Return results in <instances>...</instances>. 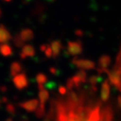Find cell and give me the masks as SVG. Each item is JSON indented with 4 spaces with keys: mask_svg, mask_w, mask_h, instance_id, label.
Segmentation results:
<instances>
[{
    "mask_svg": "<svg viewBox=\"0 0 121 121\" xmlns=\"http://www.w3.org/2000/svg\"><path fill=\"white\" fill-rule=\"evenodd\" d=\"M63 97L50 106L49 116L54 117L55 121H111L110 108L89 101L83 92L78 94L72 90Z\"/></svg>",
    "mask_w": 121,
    "mask_h": 121,
    "instance_id": "cell-1",
    "label": "cell"
},
{
    "mask_svg": "<svg viewBox=\"0 0 121 121\" xmlns=\"http://www.w3.org/2000/svg\"><path fill=\"white\" fill-rule=\"evenodd\" d=\"M106 73L108 76V80L110 83L121 92V47L116 58L112 69L111 71L107 70Z\"/></svg>",
    "mask_w": 121,
    "mask_h": 121,
    "instance_id": "cell-2",
    "label": "cell"
},
{
    "mask_svg": "<svg viewBox=\"0 0 121 121\" xmlns=\"http://www.w3.org/2000/svg\"><path fill=\"white\" fill-rule=\"evenodd\" d=\"M86 73L84 70H79L73 77L67 81L68 90L72 91L73 89H79L82 84L86 83Z\"/></svg>",
    "mask_w": 121,
    "mask_h": 121,
    "instance_id": "cell-3",
    "label": "cell"
},
{
    "mask_svg": "<svg viewBox=\"0 0 121 121\" xmlns=\"http://www.w3.org/2000/svg\"><path fill=\"white\" fill-rule=\"evenodd\" d=\"M72 63L80 70H84V71L85 70H91L95 68V64L92 60L79 58V57H75L72 60Z\"/></svg>",
    "mask_w": 121,
    "mask_h": 121,
    "instance_id": "cell-4",
    "label": "cell"
},
{
    "mask_svg": "<svg viewBox=\"0 0 121 121\" xmlns=\"http://www.w3.org/2000/svg\"><path fill=\"white\" fill-rule=\"evenodd\" d=\"M67 51L70 55L77 56L83 52V44L80 41H69L67 45Z\"/></svg>",
    "mask_w": 121,
    "mask_h": 121,
    "instance_id": "cell-5",
    "label": "cell"
},
{
    "mask_svg": "<svg viewBox=\"0 0 121 121\" xmlns=\"http://www.w3.org/2000/svg\"><path fill=\"white\" fill-rule=\"evenodd\" d=\"M13 82L14 86H16L17 89L18 90H23V89L26 88L28 85V77L26 76L25 73H20L15 77H13Z\"/></svg>",
    "mask_w": 121,
    "mask_h": 121,
    "instance_id": "cell-6",
    "label": "cell"
},
{
    "mask_svg": "<svg viewBox=\"0 0 121 121\" xmlns=\"http://www.w3.org/2000/svg\"><path fill=\"white\" fill-rule=\"evenodd\" d=\"M39 100L37 99H31V100L24 101L19 104L20 107H21L23 109H25L28 112H35L37 108L39 107Z\"/></svg>",
    "mask_w": 121,
    "mask_h": 121,
    "instance_id": "cell-7",
    "label": "cell"
},
{
    "mask_svg": "<svg viewBox=\"0 0 121 121\" xmlns=\"http://www.w3.org/2000/svg\"><path fill=\"white\" fill-rule=\"evenodd\" d=\"M35 50L31 45H25L22 47V50L21 53V57L22 59H25L27 57H31L35 56Z\"/></svg>",
    "mask_w": 121,
    "mask_h": 121,
    "instance_id": "cell-8",
    "label": "cell"
},
{
    "mask_svg": "<svg viewBox=\"0 0 121 121\" xmlns=\"http://www.w3.org/2000/svg\"><path fill=\"white\" fill-rule=\"evenodd\" d=\"M50 47H51L52 52H53V57L57 58L59 56L60 53L61 52L63 49V45L60 40H54L50 43Z\"/></svg>",
    "mask_w": 121,
    "mask_h": 121,
    "instance_id": "cell-9",
    "label": "cell"
},
{
    "mask_svg": "<svg viewBox=\"0 0 121 121\" xmlns=\"http://www.w3.org/2000/svg\"><path fill=\"white\" fill-rule=\"evenodd\" d=\"M12 39L9 31L3 25H0V44L7 43Z\"/></svg>",
    "mask_w": 121,
    "mask_h": 121,
    "instance_id": "cell-10",
    "label": "cell"
},
{
    "mask_svg": "<svg viewBox=\"0 0 121 121\" xmlns=\"http://www.w3.org/2000/svg\"><path fill=\"white\" fill-rule=\"evenodd\" d=\"M39 104L41 105H44L47 100L49 99V93L48 91L44 88V86L40 85L39 86Z\"/></svg>",
    "mask_w": 121,
    "mask_h": 121,
    "instance_id": "cell-11",
    "label": "cell"
},
{
    "mask_svg": "<svg viewBox=\"0 0 121 121\" xmlns=\"http://www.w3.org/2000/svg\"><path fill=\"white\" fill-rule=\"evenodd\" d=\"M20 36L25 42H28V41H31L33 39L34 32L30 28H25V29L21 31Z\"/></svg>",
    "mask_w": 121,
    "mask_h": 121,
    "instance_id": "cell-12",
    "label": "cell"
},
{
    "mask_svg": "<svg viewBox=\"0 0 121 121\" xmlns=\"http://www.w3.org/2000/svg\"><path fill=\"white\" fill-rule=\"evenodd\" d=\"M109 84H108V81H105V83L102 84L101 86V98L103 101H106L108 99V96H109Z\"/></svg>",
    "mask_w": 121,
    "mask_h": 121,
    "instance_id": "cell-13",
    "label": "cell"
},
{
    "mask_svg": "<svg viewBox=\"0 0 121 121\" xmlns=\"http://www.w3.org/2000/svg\"><path fill=\"white\" fill-rule=\"evenodd\" d=\"M22 71V66L19 62L14 61L10 65V75L11 76L15 77L21 73V72Z\"/></svg>",
    "mask_w": 121,
    "mask_h": 121,
    "instance_id": "cell-14",
    "label": "cell"
},
{
    "mask_svg": "<svg viewBox=\"0 0 121 121\" xmlns=\"http://www.w3.org/2000/svg\"><path fill=\"white\" fill-rule=\"evenodd\" d=\"M0 54L4 57H9L13 54V49L7 43L0 44Z\"/></svg>",
    "mask_w": 121,
    "mask_h": 121,
    "instance_id": "cell-15",
    "label": "cell"
},
{
    "mask_svg": "<svg viewBox=\"0 0 121 121\" xmlns=\"http://www.w3.org/2000/svg\"><path fill=\"white\" fill-rule=\"evenodd\" d=\"M35 79H36V82H37V83H38V86H40V85L43 86L47 81V76L43 73H39L37 76H36Z\"/></svg>",
    "mask_w": 121,
    "mask_h": 121,
    "instance_id": "cell-16",
    "label": "cell"
},
{
    "mask_svg": "<svg viewBox=\"0 0 121 121\" xmlns=\"http://www.w3.org/2000/svg\"><path fill=\"white\" fill-rule=\"evenodd\" d=\"M13 43L14 45L16 46L17 47H23L25 46V41H24L21 37L20 36V34L18 35H16L13 39Z\"/></svg>",
    "mask_w": 121,
    "mask_h": 121,
    "instance_id": "cell-17",
    "label": "cell"
},
{
    "mask_svg": "<svg viewBox=\"0 0 121 121\" xmlns=\"http://www.w3.org/2000/svg\"><path fill=\"white\" fill-rule=\"evenodd\" d=\"M40 49H41V50H42L43 53H44L45 55L47 57H53V52H52V50H51V47H50V46L43 45V46H41Z\"/></svg>",
    "mask_w": 121,
    "mask_h": 121,
    "instance_id": "cell-18",
    "label": "cell"
},
{
    "mask_svg": "<svg viewBox=\"0 0 121 121\" xmlns=\"http://www.w3.org/2000/svg\"><path fill=\"white\" fill-rule=\"evenodd\" d=\"M44 115H45V105L39 104V107L37 108V109L35 111V116L38 118H41Z\"/></svg>",
    "mask_w": 121,
    "mask_h": 121,
    "instance_id": "cell-19",
    "label": "cell"
},
{
    "mask_svg": "<svg viewBox=\"0 0 121 121\" xmlns=\"http://www.w3.org/2000/svg\"><path fill=\"white\" fill-rule=\"evenodd\" d=\"M6 111L9 113V114L14 115V114H15L16 109H15V107H14V105L9 103V104H8V105H6Z\"/></svg>",
    "mask_w": 121,
    "mask_h": 121,
    "instance_id": "cell-20",
    "label": "cell"
},
{
    "mask_svg": "<svg viewBox=\"0 0 121 121\" xmlns=\"http://www.w3.org/2000/svg\"><path fill=\"white\" fill-rule=\"evenodd\" d=\"M59 93L60 94V95H65V94H67V89L65 87V86H60L59 87Z\"/></svg>",
    "mask_w": 121,
    "mask_h": 121,
    "instance_id": "cell-21",
    "label": "cell"
},
{
    "mask_svg": "<svg viewBox=\"0 0 121 121\" xmlns=\"http://www.w3.org/2000/svg\"><path fill=\"white\" fill-rule=\"evenodd\" d=\"M6 121H13V119H12V118H8V119H7Z\"/></svg>",
    "mask_w": 121,
    "mask_h": 121,
    "instance_id": "cell-22",
    "label": "cell"
},
{
    "mask_svg": "<svg viewBox=\"0 0 121 121\" xmlns=\"http://www.w3.org/2000/svg\"><path fill=\"white\" fill-rule=\"evenodd\" d=\"M2 15V10H1V8H0V17Z\"/></svg>",
    "mask_w": 121,
    "mask_h": 121,
    "instance_id": "cell-23",
    "label": "cell"
},
{
    "mask_svg": "<svg viewBox=\"0 0 121 121\" xmlns=\"http://www.w3.org/2000/svg\"><path fill=\"white\" fill-rule=\"evenodd\" d=\"M3 1H6V2H9V1H11V0H3Z\"/></svg>",
    "mask_w": 121,
    "mask_h": 121,
    "instance_id": "cell-24",
    "label": "cell"
},
{
    "mask_svg": "<svg viewBox=\"0 0 121 121\" xmlns=\"http://www.w3.org/2000/svg\"><path fill=\"white\" fill-rule=\"evenodd\" d=\"M1 101H1V99H0V105H1Z\"/></svg>",
    "mask_w": 121,
    "mask_h": 121,
    "instance_id": "cell-25",
    "label": "cell"
}]
</instances>
